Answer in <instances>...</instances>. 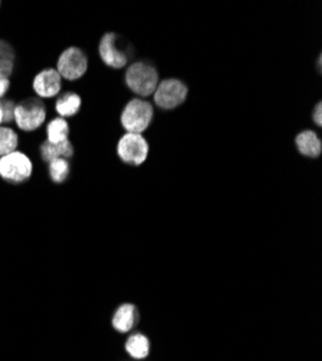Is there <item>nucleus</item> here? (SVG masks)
<instances>
[{"instance_id":"obj_9","label":"nucleus","mask_w":322,"mask_h":361,"mask_svg":"<svg viewBox=\"0 0 322 361\" xmlns=\"http://www.w3.org/2000/svg\"><path fill=\"white\" fill-rule=\"evenodd\" d=\"M63 85V78L54 68H45L38 73L34 78L32 88L38 97L51 99L60 94Z\"/></svg>"},{"instance_id":"obj_10","label":"nucleus","mask_w":322,"mask_h":361,"mask_svg":"<svg viewBox=\"0 0 322 361\" xmlns=\"http://www.w3.org/2000/svg\"><path fill=\"white\" fill-rule=\"evenodd\" d=\"M137 321V310L133 304H123L119 308L116 310L111 324L113 328L117 331V333L126 334L130 329H133L135 324Z\"/></svg>"},{"instance_id":"obj_24","label":"nucleus","mask_w":322,"mask_h":361,"mask_svg":"<svg viewBox=\"0 0 322 361\" xmlns=\"http://www.w3.org/2000/svg\"><path fill=\"white\" fill-rule=\"evenodd\" d=\"M316 66H318V68L321 70V55L318 56V64H316Z\"/></svg>"},{"instance_id":"obj_6","label":"nucleus","mask_w":322,"mask_h":361,"mask_svg":"<svg viewBox=\"0 0 322 361\" xmlns=\"http://www.w3.org/2000/svg\"><path fill=\"white\" fill-rule=\"evenodd\" d=\"M117 155L128 165L140 166L149 155L148 140L137 133H126L117 143Z\"/></svg>"},{"instance_id":"obj_16","label":"nucleus","mask_w":322,"mask_h":361,"mask_svg":"<svg viewBox=\"0 0 322 361\" xmlns=\"http://www.w3.org/2000/svg\"><path fill=\"white\" fill-rule=\"evenodd\" d=\"M48 171H49V176L52 179V183L63 184L70 176L71 166H70L68 159H54L48 164Z\"/></svg>"},{"instance_id":"obj_4","label":"nucleus","mask_w":322,"mask_h":361,"mask_svg":"<svg viewBox=\"0 0 322 361\" xmlns=\"http://www.w3.org/2000/svg\"><path fill=\"white\" fill-rule=\"evenodd\" d=\"M32 161L27 155L15 152L0 158V178L11 184H22L32 175Z\"/></svg>"},{"instance_id":"obj_19","label":"nucleus","mask_w":322,"mask_h":361,"mask_svg":"<svg viewBox=\"0 0 322 361\" xmlns=\"http://www.w3.org/2000/svg\"><path fill=\"white\" fill-rule=\"evenodd\" d=\"M15 68L13 61H8V59L0 58V80H9Z\"/></svg>"},{"instance_id":"obj_23","label":"nucleus","mask_w":322,"mask_h":361,"mask_svg":"<svg viewBox=\"0 0 322 361\" xmlns=\"http://www.w3.org/2000/svg\"><path fill=\"white\" fill-rule=\"evenodd\" d=\"M4 123V111H2V106H0V126Z\"/></svg>"},{"instance_id":"obj_13","label":"nucleus","mask_w":322,"mask_h":361,"mask_svg":"<svg viewBox=\"0 0 322 361\" xmlns=\"http://www.w3.org/2000/svg\"><path fill=\"white\" fill-rule=\"evenodd\" d=\"M82 106V100L77 93H64L55 102V111L60 117L67 118L75 116Z\"/></svg>"},{"instance_id":"obj_17","label":"nucleus","mask_w":322,"mask_h":361,"mask_svg":"<svg viewBox=\"0 0 322 361\" xmlns=\"http://www.w3.org/2000/svg\"><path fill=\"white\" fill-rule=\"evenodd\" d=\"M16 147H18V133L11 128L0 126V158L15 152Z\"/></svg>"},{"instance_id":"obj_2","label":"nucleus","mask_w":322,"mask_h":361,"mask_svg":"<svg viewBox=\"0 0 322 361\" xmlns=\"http://www.w3.org/2000/svg\"><path fill=\"white\" fill-rule=\"evenodd\" d=\"M152 104L142 99L130 100L122 111L120 122L128 133L142 135L152 123Z\"/></svg>"},{"instance_id":"obj_18","label":"nucleus","mask_w":322,"mask_h":361,"mask_svg":"<svg viewBox=\"0 0 322 361\" xmlns=\"http://www.w3.org/2000/svg\"><path fill=\"white\" fill-rule=\"evenodd\" d=\"M0 106H2V111H4V122L5 123L13 122L16 104L11 100H2V102H0Z\"/></svg>"},{"instance_id":"obj_3","label":"nucleus","mask_w":322,"mask_h":361,"mask_svg":"<svg viewBox=\"0 0 322 361\" xmlns=\"http://www.w3.org/2000/svg\"><path fill=\"white\" fill-rule=\"evenodd\" d=\"M13 120L23 132H34L39 129L47 120V110L39 99H27L15 107Z\"/></svg>"},{"instance_id":"obj_11","label":"nucleus","mask_w":322,"mask_h":361,"mask_svg":"<svg viewBox=\"0 0 322 361\" xmlns=\"http://www.w3.org/2000/svg\"><path fill=\"white\" fill-rule=\"evenodd\" d=\"M74 155V146L68 140L61 142V143H51V142H44L41 145V158L44 162L49 164L54 159H70Z\"/></svg>"},{"instance_id":"obj_14","label":"nucleus","mask_w":322,"mask_h":361,"mask_svg":"<svg viewBox=\"0 0 322 361\" xmlns=\"http://www.w3.org/2000/svg\"><path fill=\"white\" fill-rule=\"evenodd\" d=\"M70 125L66 118L55 117L47 126V139L51 143H61L68 140Z\"/></svg>"},{"instance_id":"obj_15","label":"nucleus","mask_w":322,"mask_h":361,"mask_svg":"<svg viewBox=\"0 0 322 361\" xmlns=\"http://www.w3.org/2000/svg\"><path fill=\"white\" fill-rule=\"evenodd\" d=\"M126 351L136 360H143L151 353V343L143 334H133L126 341Z\"/></svg>"},{"instance_id":"obj_7","label":"nucleus","mask_w":322,"mask_h":361,"mask_svg":"<svg viewBox=\"0 0 322 361\" xmlns=\"http://www.w3.org/2000/svg\"><path fill=\"white\" fill-rule=\"evenodd\" d=\"M89 68V59L82 49L77 47L67 48L58 58L56 71L61 75V78L74 81L81 78Z\"/></svg>"},{"instance_id":"obj_8","label":"nucleus","mask_w":322,"mask_h":361,"mask_svg":"<svg viewBox=\"0 0 322 361\" xmlns=\"http://www.w3.org/2000/svg\"><path fill=\"white\" fill-rule=\"evenodd\" d=\"M99 54L101 61L114 70H120L128 66L129 58L128 55L117 47V35L116 34H106L103 35L100 45H99Z\"/></svg>"},{"instance_id":"obj_1","label":"nucleus","mask_w":322,"mask_h":361,"mask_svg":"<svg viewBox=\"0 0 322 361\" xmlns=\"http://www.w3.org/2000/svg\"><path fill=\"white\" fill-rule=\"evenodd\" d=\"M126 85L139 97H148L155 93L159 75L154 66L148 63H135L126 71Z\"/></svg>"},{"instance_id":"obj_5","label":"nucleus","mask_w":322,"mask_h":361,"mask_svg":"<svg viewBox=\"0 0 322 361\" xmlns=\"http://www.w3.org/2000/svg\"><path fill=\"white\" fill-rule=\"evenodd\" d=\"M188 97V87L177 78L161 81L154 93L155 104L163 110H172L181 106Z\"/></svg>"},{"instance_id":"obj_20","label":"nucleus","mask_w":322,"mask_h":361,"mask_svg":"<svg viewBox=\"0 0 322 361\" xmlns=\"http://www.w3.org/2000/svg\"><path fill=\"white\" fill-rule=\"evenodd\" d=\"M0 58L8 59V61H13L15 59L13 48L6 41H2V39H0Z\"/></svg>"},{"instance_id":"obj_21","label":"nucleus","mask_w":322,"mask_h":361,"mask_svg":"<svg viewBox=\"0 0 322 361\" xmlns=\"http://www.w3.org/2000/svg\"><path fill=\"white\" fill-rule=\"evenodd\" d=\"M312 118H314V122L316 123V126H322V104H321V102L315 106V109H314V113H312Z\"/></svg>"},{"instance_id":"obj_22","label":"nucleus","mask_w":322,"mask_h":361,"mask_svg":"<svg viewBox=\"0 0 322 361\" xmlns=\"http://www.w3.org/2000/svg\"><path fill=\"white\" fill-rule=\"evenodd\" d=\"M9 87H11L9 80H0V99L5 97V94L8 93Z\"/></svg>"},{"instance_id":"obj_12","label":"nucleus","mask_w":322,"mask_h":361,"mask_svg":"<svg viewBox=\"0 0 322 361\" xmlns=\"http://www.w3.org/2000/svg\"><path fill=\"white\" fill-rule=\"evenodd\" d=\"M299 154L306 158H318L322 152V142L312 130L301 132L295 139Z\"/></svg>"}]
</instances>
